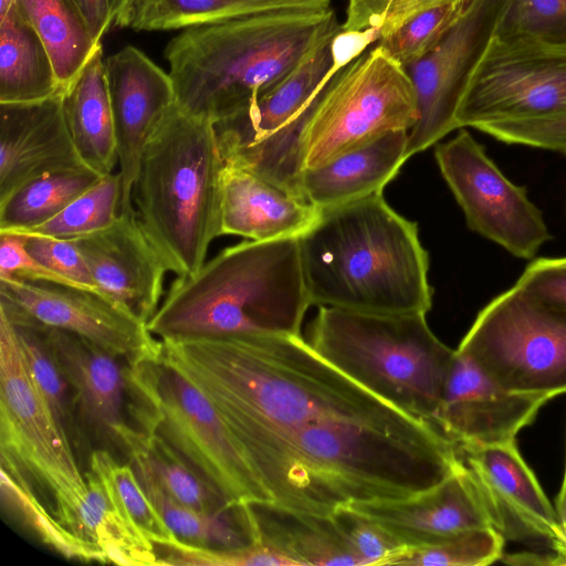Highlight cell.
Masks as SVG:
<instances>
[{
	"mask_svg": "<svg viewBox=\"0 0 566 566\" xmlns=\"http://www.w3.org/2000/svg\"><path fill=\"white\" fill-rule=\"evenodd\" d=\"M25 235L27 250L41 264L64 277L72 285L101 294L75 240L39 234Z\"/></svg>",
	"mask_w": 566,
	"mask_h": 566,
	"instance_id": "44",
	"label": "cell"
},
{
	"mask_svg": "<svg viewBox=\"0 0 566 566\" xmlns=\"http://www.w3.org/2000/svg\"><path fill=\"white\" fill-rule=\"evenodd\" d=\"M515 284L534 298L566 311V256L533 260Z\"/></svg>",
	"mask_w": 566,
	"mask_h": 566,
	"instance_id": "45",
	"label": "cell"
},
{
	"mask_svg": "<svg viewBox=\"0 0 566 566\" xmlns=\"http://www.w3.org/2000/svg\"><path fill=\"white\" fill-rule=\"evenodd\" d=\"M469 0H454L428 9L377 43L407 67L438 44L462 14Z\"/></svg>",
	"mask_w": 566,
	"mask_h": 566,
	"instance_id": "40",
	"label": "cell"
},
{
	"mask_svg": "<svg viewBox=\"0 0 566 566\" xmlns=\"http://www.w3.org/2000/svg\"><path fill=\"white\" fill-rule=\"evenodd\" d=\"M0 304L74 333L126 364L157 357L160 340L140 318L105 296L52 282L0 277Z\"/></svg>",
	"mask_w": 566,
	"mask_h": 566,
	"instance_id": "16",
	"label": "cell"
},
{
	"mask_svg": "<svg viewBox=\"0 0 566 566\" xmlns=\"http://www.w3.org/2000/svg\"><path fill=\"white\" fill-rule=\"evenodd\" d=\"M312 304L369 314H427L429 258L417 223L374 193L322 209L300 238Z\"/></svg>",
	"mask_w": 566,
	"mask_h": 566,
	"instance_id": "3",
	"label": "cell"
},
{
	"mask_svg": "<svg viewBox=\"0 0 566 566\" xmlns=\"http://www.w3.org/2000/svg\"><path fill=\"white\" fill-rule=\"evenodd\" d=\"M501 7L502 0H469L438 44L406 67L418 104V119L408 134V158L458 128V107L493 38Z\"/></svg>",
	"mask_w": 566,
	"mask_h": 566,
	"instance_id": "15",
	"label": "cell"
},
{
	"mask_svg": "<svg viewBox=\"0 0 566 566\" xmlns=\"http://www.w3.org/2000/svg\"><path fill=\"white\" fill-rule=\"evenodd\" d=\"M333 0H135L126 27L171 31L220 23L258 13L293 9H331Z\"/></svg>",
	"mask_w": 566,
	"mask_h": 566,
	"instance_id": "31",
	"label": "cell"
},
{
	"mask_svg": "<svg viewBox=\"0 0 566 566\" xmlns=\"http://www.w3.org/2000/svg\"><path fill=\"white\" fill-rule=\"evenodd\" d=\"M505 538L493 527L458 533L438 543L405 547L387 565L485 566L502 559Z\"/></svg>",
	"mask_w": 566,
	"mask_h": 566,
	"instance_id": "39",
	"label": "cell"
},
{
	"mask_svg": "<svg viewBox=\"0 0 566 566\" xmlns=\"http://www.w3.org/2000/svg\"><path fill=\"white\" fill-rule=\"evenodd\" d=\"M476 129L506 144L566 155V109L541 118L491 123Z\"/></svg>",
	"mask_w": 566,
	"mask_h": 566,
	"instance_id": "43",
	"label": "cell"
},
{
	"mask_svg": "<svg viewBox=\"0 0 566 566\" xmlns=\"http://www.w3.org/2000/svg\"><path fill=\"white\" fill-rule=\"evenodd\" d=\"M493 39L566 46V0H502Z\"/></svg>",
	"mask_w": 566,
	"mask_h": 566,
	"instance_id": "38",
	"label": "cell"
},
{
	"mask_svg": "<svg viewBox=\"0 0 566 566\" xmlns=\"http://www.w3.org/2000/svg\"><path fill=\"white\" fill-rule=\"evenodd\" d=\"M417 119V94L406 67L376 42L325 86L304 132V170L388 133L409 132Z\"/></svg>",
	"mask_w": 566,
	"mask_h": 566,
	"instance_id": "10",
	"label": "cell"
},
{
	"mask_svg": "<svg viewBox=\"0 0 566 566\" xmlns=\"http://www.w3.org/2000/svg\"><path fill=\"white\" fill-rule=\"evenodd\" d=\"M566 109V46L492 38L457 111L458 128L541 118Z\"/></svg>",
	"mask_w": 566,
	"mask_h": 566,
	"instance_id": "13",
	"label": "cell"
},
{
	"mask_svg": "<svg viewBox=\"0 0 566 566\" xmlns=\"http://www.w3.org/2000/svg\"><path fill=\"white\" fill-rule=\"evenodd\" d=\"M159 340L160 359L209 400L245 458L268 439L314 421L402 413L331 365L300 334Z\"/></svg>",
	"mask_w": 566,
	"mask_h": 566,
	"instance_id": "2",
	"label": "cell"
},
{
	"mask_svg": "<svg viewBox=\"0 0 566 566\" xmlns=\"http://www.w3.org/2000/svg\"><path fill=\"white\" fill-rule=\"evenodd\" d=\"M248 461L271 503L321 516L350 503L412 499L461 462L436 426L407 413L314 421L268 439Z\"/></svg>",
	"mask_w": 566,
	"mask_h": 566,
	"instance_id": "1",
	"label": "cell"
},
{
	"mask_svg": "<svg viewBox=\"0 0 566 566\" xmlns=\"http://www.w3.org/2000/svg\"><path fill=\"white\" fill-rule=\"evenodd\" d=\"M132 467L151 503L179 541L216 549H238L259 542L249 504L223 512L197 510L169 496L143 468Z\"/></svg>",
	"mask_w": 566,
	"mask_h": 566,
	"instance_id": "30",
	"label": "cell"
},
{
	"mask_svg": "<svg viewBox=\"0 0 566 566\" xmlns=\"http://www.w3.org/2000/svg\"><path fill=\"white\" fill-rule=\"evenodd\" d=\"M25 244V234L0 232V277L11 276L20 280L44 281L74 286L35 260L27 250Z\"/></svg>",
	"mask_w": 566,
	"mask_h": 566,
	"instance_id": "46",
	"label": "cell"
},
{
	"mask_svg": "<svg viewBox=\"0 0 566 566\" xmlns=\"http://www.w3.org/2000/svg\"><path fill=\"white\" fill-rule=\"evenodd\" d=\"M44 43L63 91L97 50L75 0H15Z\"/></svg>",
	"mask_w": 566,
	"mask_h": 566,
	"instance_id": "33",
	"label": "cell"
},
{
	"mask_svg": "<svg viewBox=\"0 0 566 566\" xmlns=\"http://www.w3.org/2000/svg\"><path fill=\"white\" fill-rule=\"evenodd\" d=\"M1 455L33 476L54 499L53 515L66 528L87 493L85 474L25 363L17 329L0 312Z\"/></svg>",
	"mask_w": 566,
	"mask_h": 566,
	"instance_id": "12",
	"label": "cell"
},
{
	"mask_svg": "<svg viewBox=\"0 0 566 566\" xmlns=\"http://www.w3.org/2000/svg\"><path fill=\"white\" fill-rule=\"evenodd\" d=\"M346 506L381 526L406 547L431 545L458 533L492 527L462 461L444 481L412 499Z\"/></svg>",
	"mask_w": 566,
	"mask_h": 566,
	"instance_id": "22",
	"label": "cell"
},
{
	"mask_svg": "<svg viewBox=\"0 0 566 566\" xmlns=\"http://www.w3.org/2000/svg\"><path fill=\"white\" fill-rule=\"evenodd\" d=\"M135 0H132V2H134ZM133 4V3H132Z\"/></svg>",
	"mask_w": 566,
	"mask_h": 566,
	"instance_id": "50",
	"label": "cell"
},
{
	"mask_svg": "<svg viewBox=\"0 0 566 566\" xmlns=\"http://www.w3.org/2000/svg\"><path fill=\"white\" fill-rule=\"evenodd\" d=\"M260 543L294 566L365 565L334 518L282 509L271 502L249 504Z\"/></svg>",
	"mask_w": 566,
	"mask_h": 566,
	"instance_id": "26",
	"label": "cell"
},
{
	"mask_svg": "<svg viewBox=\"0 0 566 566\" xmlns=\"http://www.w3.org/2000/svg\"><path fill=\"white\" fill-rule=\"evenodd\" d=\"M96 42L113 27H126L132 0H75Z\"/></svg>",
	"mask_w": 566,
	"mask_h": 566,
	"instance_id": "47",
	"label": "cell"
},
{
	"mask_svg": "<svg viewBox=\"0 0 566 566\" xmlns=\"http://www.w3.org/2000/svg\"><path fill=\"white\" fill-rule=\"evenodd\" d=\"M549 400L503 389L455 349L434 422L455 446L503 444L515 441Z\"/></svg>",
	"mask_w": 566,
	"mask_h": 566,
	"instance_id": "18",
	"label": "cell"
},
{
	"mask_svg": "<svg viewBox=\"0 0 566 566\" xmlns=\"http://www.w3.org/2000/svg\"><path fill=\"white\" fill-rule=\"evenodd\" d=\"M122 176H103L48 222L21 234L78 239L109 227L120 212Z\"/></svg>",
	"mask_w": 566,
	"mask_h": 566,
	"instance_id": "37",
	"label": "cell"
},
{
	"mask_svg": "<svg viewBox=\"0 0 566 566\" xmlns=\"http://www.w3.org/2000/svg\"><path fill=\"white\" fill-rule=\"evenodd\" d=\"M102 177L83 167L32 180L0 202V232L25 233L48 222Z\"/></svg>",
	"mask_w": 566,
	"mask_h": 566,
	"instance_id": "35",
	"label": "cell"
},
{
	"mask_svg": "<svg viewBox=\"0 0 566 566\" xmlns=\"http://www.w3.org/2000/svg\"><path fill=\"white\" fill-rule=\"evenodd\" d=\"M44 328L74 391L82 429L106 447L120 448L118 429L126 423V363L74 333Z\"/></svg>",
	"mask_w": 566,
	"mask_h": 566,
	"instance_id": "23",
	"label": "cell"
},
{
	"mask_svg": "<svg viewBox=\"0 0 566 566\" xmlns=\"http://www.w3.org/2000/svg\"><path fill=\"white\" fill-rule=\"evenodd\" d=\"M548 545L554 555L553 565L566 566V520L559 521Z\"/></svg>",
	"mask_w": 566,
	"mask_h": 566,
	"instance_id": "48",
	"label": "cell"
},
{
	"mask_svg": "<svg viewBox=\"0 0 566 566\" xmlns=\"http://www.w3.org/2000/svg\"><path fill=\"white\" fill-rule=\"evenodd\" d=\"M61 92L44 43L14 2L0 14V104L40 102Z\"/></svg>",
	"mask_w": 566,
	"mask_h": 566,
	"instance_id": "28",
	"label": "cell"
},
{
	"mask_svg": "<svg viewBox=\"0 0 566 566\" xmlns=\"http://www.w3.org/2000/svg\"><path fill=\"white\" fill-rule=\"evenodd\" d=\"M87 493L70 524V532L94 547L104 563L158 565L155 545L127 520L103 480L85 471Z\"/></svg>",
	"mask_w": 566,
	"mask_h": 566,
	"instance_id": "29",
	"label": "cell"
},
{
	"mask_svg": "<svg viewBox=\"0 0 566 566\" xmlns=\"http://www.w3.org/2000/svg\"><path fill=\"white\" fill-rule=\"evenodd\" d=\"M90 470L103 480L127 520L155 547L170 545L178 539L151 503L130 463L122 464L108 450L99 448L90 453Z\"/></svg>",
	"mask_w": 566,
	"mask_h": 566,
	"instance_id": "36",
	"label": "cell"
},
{
	"mask_svg": "<svg viewBox=\"0 0 566 566\" xmlns=\"http://www.w3.org/2000/svg\"><path fill=\"white\" fill-rule=\"evenodd\" d=\"M120 448L130 464L143 468L172 499L206 512H223V499L163 439L129 423L118 429Z\"/></svg>",
	"mask_w": 566,
	"mask_h": 566,
	"instance_id": "32",
	"label": "cell"
},
{
	"mask_svg": "<svg viewBox=\"0 0 566 566\" xmlns=\"http://www.w3.org/2000/svg\"><path fill=\"white\" fill-rule=\"evenodd\" d=\"M224 160L214 124L177 103L143 150L133 206L177 279L195 275L221 232Z\"/></svg>",
	"mask_w": 566,
	"mask_h": 566,
	"instance_id": "6",
	"label": "cell"
},
{
	"mask_svg": "<svg viewBox=\"0 0 566 566\" xmlns=\"http://www.w3.org/2000/svg\"><path fill=\"white\" fill-rule=\"evenodd\" d=\"M134 426L163 439L229 506L271 502L209 400L157 357L126 364Z\"/></svg>",
	"mask_w": 566,
	"mask_h": 566,
	"instance_id": "8",
	"label": "cell"
},
{
	"mask_svg": "<svg viewBox=\"0 0 566 566\" xmlns=\"http://www.w3.org/2000/svg\"><path fill=\"white\" fill-rule=\"evenodd\" d=\"M457 350L507 391L566 394V311L517 284L479 312Z\"/></svg>",
	"mask_w": 566,
	"mask_h": 566,
	"instance_id": "11",
	"label": "cell"
},
{
	"mask_svg": "<svg viewBox=\"0 0 566 566\" xmlns=\"http://www.w3.org/2000/svg\"><path fill=\"white\" fill-rule=\"evenodd\" d=\"M63 93L0 104V202L32 180L87 167L66 124Z\"/></svg>",
	"mask_w": 566,
	"mask_h": 566,
	"instance_id": "21",
	"label": "cell"
},
{
	"mask_svg": "<svg viewBox=\"0 0 566 566\" xmlns=\"http://www.w3.org/2000/svg\"><path fill=\"white\" fill-rule=\"evenodd\" d=\"M332 517L365 565H387L406 547L381 526L347 506L337 509Z\"/></svg>",
	"mask_w": 566,
	"mask_h": 566,
	"instance_id": "42",
	"label": "cell"
},
{
	"mask_svg": "<svg viewBox=\"0 0 566 566\" xmlns=\"http://www.w3.org/2000/svg\"><path fill=\"white\" fill-rule=\"evenodd\" d=\"M74 240L99 293L147 324L170 271L136 212H119L109 227Z\"/></svg>",
	"mask_w": 566,
	"mask_h": 566,
	"instance_id": "20",
	"label": "cell"
},
{
	"mask_svg": "<svg viewBox=\"0 0 566 566\" xmlns=\"http://www.w3.org/2000/svg\"><path fill=\"white\" fill-rule=\"evenodd\" d=\"M0 312L14 325L29 373L76 452L75 449L83 447L84 432L75 395L54 355L44 325L4 304H0Z\"/></svg>",
	"mask_w": 566,
	"mask_h": 566,
	"instance_id": "34",
	"label": "cell"
},
{
	"mask_svg": "<svg viewBox=\"0 0 566 566\" xmlns=\"http://www.w3.org/2000/svg\"><path fill=\"white\" fill-rule=\"evenodd\" d=\"M476 486L491 526L505 541L549 542L559 520L515 441L494 446H455Z\"/></svg>",
	"mask_w": 566,
	"mask_h": 566,
	"instance_id": "17",
	"label": "cell"
},
{
	"mask_svg": "<svg viewBox=\"0 0 566 566\" xmlns=\"http://www.w3.org/2000/svg\"><path fill=\"white\" fill-rule=\"evenodd\" d=\"M321 210L287 189L250 170L224 164L221 232L252 241L301 237Z\"/></svg>",
	"mask_w": 566,
	"mask_h": 566,
	"instance_id": "24",
	"label": "cell"
},
{
	"mask_svg": "<svg viewBox=\"0 0 566 566\" xmlns=\"http://www.w3.org/2000/svg\"><path fill=\"white\" fill-rule=\"evenodd\" d=\"M63 108L84 164L102 176L114 172L118 157L102 45L64 91Z\"/></svg>",
	"mask_w": 566,
	"mask_h": 566,
	"instance_id": "27",
	"label": "cell"
},
{
	"mask_svg": "<svg viewBox=\"0 0 566 566\" xmlns=\"http://www.w3.org/2000/svg\"><path fill=\"white\" fill-rule=\"evenodd\" d=\"M300 237L247 240L176 279L147 323L159 339L247 333L298 335L312 305Z\"/></svg>",
	"mask_w": 566,
	"mask_h": 566,
	"instance_id": "5",
	"label": "cell"
},
{
	"mask_svg": "<svg viewBox=\"0 0 566 566\" xmlns=\"http://www.w3.org/2000/svg\"><path fill=\"white\" fill-rule=\"evenodd\" d=\"M555 510L559 521L566 520V460L560 489L555 499Z\"/></svg>",
	"mask_w": 566,
	"mask_h": 566,
	"instance_id": "49",
	"label": "cell"
},
{
	"mask_svg": "<svg viewBox=\"0 0 566 566\" xmlns=\"http://www.w3.org/2000/svg\"><path fill=\"white\" fill-rule=\"evenodd\" d=\"M340 29L319 38L274 87L214 123L224 164L303 197V136L325 86L339 70L333 64L332 40Z\"/></svg>",
	"mask_w": 566,
	"mask_h": 566,
	"instance_id": "9",
	"label": "cell"
},
{
	"mask_svg": "<svg viewBox=\"0 0 566 566\" xmlns=\"http://www.w3.org/2000/svg\"><path fill=\"white\" fill-rule=\"evenodd\" d=\"M450 1L454 0H348L342 29L378 28L382 39L417 14Z\"/></svg>",
	"mask_w": 566,
	"mask_h": 566,
	"instance_id": "41",
	"label": "cell"
},
{
	"mask_svg": "<svg viewBox=\"0 0 566 566\" xmlns=\"http://www.w3.org/2000/svg\"><path fill=\"white\" fill-rule=\"evenodd\" d=\"M105 70L122 176L120 212L132 213L133 187L143 150L176 104V91L169 72L133 45L108 55Z\"/></svg>",
	"mask_w": 566,
	"mask_h": 566,
	"instance_id": "19",
	"label": "cell"
},
{
	"mask_svg": "<svg viewBox=\"0 0 566 566\" xmlns=\"http://www.w3.org/2000/svg\"><path fill=\"white\" fill-rule=\"evenodd\" d=\"M334 10L293 9L182 30L164 50L177 105L213 124L274 87L339 27Z\"/></svg>",
	"mask_w": 566,
	"mask_h": 566,
	"instance_id": "4",
	"label": "cell"
},
{
	"mask_svg": "<svg viewBox=\"0 0 566 566\" xmlns=\"http://www.w3.org/2000/svg\"><path fill=\"white\" fill-rule=\"evenodd\" d=\"M308 344L380 400L436 426L455 350L432 333L426 314H369L319 306Z\"/></svg>",
	"mask_w": 566,
	"mask_h": 566,
	"instance_id": "7",
	"label": "cell"
},
{
	"mask_svg": "<svg viewBox=\"0 0 566 566\" xmlns=\"http://www.w3.org/2000/svg\"><path fill=\"white\" fill-rule=\"evenodd\" d=\"M434 157L470 230L525 260L552 239L526 188L506 178L467 129L439 144Z\"/></svg>",
	"mask_w": 566,
	"mask_h": 566,
	"instance_id": "14",
	"label": "cell"
},
{
	"mask_svg": "<svg viewBox=\"0 0 566 566\" xmlns=\"http://www.w3.org/2000/svg\"><path fill=\"white\" fill-rule=\"evenodd\" d=\"M407 130H396L325 165L305 169L303 197L319 210L382 192L408 159Z\"/></svg>",
	"mask_w": 566,
	"mask_h": 566,
	"instance_id": "25",
	"label": "cell"
}]
</instances>
